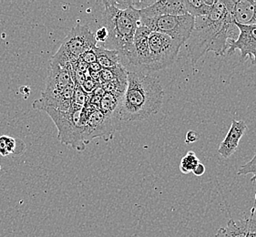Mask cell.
<instances>
[{
  "label": "cell",
  "instance_id": "obj_1",
  "mask_svg": "<svg viewBox=\"0 0 256 237\" xmlns=\"http://www.w3.org/2000/svg\"><path fill=\"white\" fill-rule=\"evenodd\" d=\"M238 36L239 30L226 0H216L208 15L195 18L194 30L187 40L188 57L192 65L194 66L207 52L224 56L230 42L236 40Z\"/></svg>",
  "mask_w": 256,
  "mask_h": 237
},
{
  "label": "cell",
  "instance_id": "obj_2",
  "mask_svg": "<svg viewBox=\"0 0 256 237\" xmlns=\"http://www.w3.org/2000/svg\"><path fill=\"white\" fill-rule=\"evenodd\" d=\"M164 97V88L157 78L140 70H128V85L118 108L120 122H142L157 114Z\"/></svg>",
  "mask_w": 256,
  "mask_h": 237
},
{
  "label": "cell",
  "instance_id": "obj_3",
  "mask_svg": "<svg viewBox=\"0 0 256 237\" xmlns=\"http://www.w3.org/2000/svg\"><path fill=\"white\" fill-rule=\"evenodd\" d=\"M103 24L108 32L107 42L102 46L116 50L120 54L122 66L132 67L134 63V40L135 32L140 25V10L136 2H124L122 6L118 1H103Z\"/></svg>",
  "mask_w": 256,
  "mask_h": 237
},
{
  "label": "cell",
  "instance_id": "obj_4",
  "mask_svg": "<svg viewBox=\"0 0 256 237\" xmlns=\"http://www.w3.org/2000/svg\"><path fill=\"white\" fill-rule=\"evenodd\" d=\"M94 110L85 105L84 108H70L62 112L53 108H46L44 112L50 115L56 129L58 130V138L62 144L67 145L73 149L82 150L85 149V127L88 116Z\"/></svg>",
  "mask_w": 256,
  "mask_h": 237
},
{
  "label": "cell",
  "instance_id": "obj_5",
  "mask_svg": "<svg viewBox=\"0 0 256 237\" xmlns=\"http://www.w3.org/2000/svg\"><path fill=\"white\" fill-rule=\"evenodd\" d=\"M97 40L90 28L78 23L68 36L63 40L62 45L50 62H56L62 67L72 68L85 52L97 46Z\"/></svg>",
  "mask_w": 256,
  "mask_h": 237
},
{
  "label": "cell",
  "instance_id": "obj_6",
  "mask_svg": "<svg viewBox=\"0 0 256 237\" xmlns=\"http://www.w3.org/2000/svg\"><path fill=\"white\" fill-rule=\"evenodd\" d=\"M195 18L190 14L162 16L150 18H140V25L152 32H158L172 38L180 45L185 44L194 30Z\"/></svg>",
  "mask_w": 256,
  "mask_h": 237
},
{
  "label": "cell",
  "instance_id": "obj_7",
  "mask_svg": "<svg viewBox=\"0 0 256 237\" xmlns=\"http://www.w3.org/2000/svg\"><path fill=\"white\" fill-rule=\"evenodd\" d=\"M180 45L172 38L158 32H150L148 36V67L146 72H158L170 66L178 57Z\"/></svg>",
  "mask_w": 256,
  "mask_h": 237
},
{
  "label": "cell",
  "instance_id": "obj_8",
  "mask_svg": "<svg viewBox=\"0 0 256 237\" xmlns=\"http://www.w3.org/2000/svg\"><path fill=\"white\" fill-rule=\"evenodd\" d=\"M239 30V36L236 40L230 42L227 50L228 55L234 54L236 50H240V63L250 60L252 64H256V26H246L236 23Z\"/></svg>",
  "mask_w": 256,
  "mask_h": 237
},
{
  "label": "cell",
  "instance_id": "obj_9",
  "mask_svg": "<svg viewBox=\"0 0 256 237\" xmlns=\"http://www.w3.org/2000/svg\"><path fill=\"white\" fill-rule=\"evenodd\" d=\"M120 124V122L118 120L106 116L100 110H93L88 116L87 124L85 127L86 144L95 138L113 134L118 129Z\"/></svg>",
  "mask_w": 256,
  "mask_h": 237
},
{
  "label": "cell",
  "instance_id": "obj_10",
  "mask_svg": "<svg viewBox=\"0 0 256 237\" xmlns=\"http://www.w3.org/2000/svg\"><path fill=\"white\" fill-rule=\"evenodd\" d=\"M75 85H70L62 92L52 94H43L40 98L35 100L32 107L35 110H45L46 108H53L56 110H68L72 108V97Z\"/></svg>",
  "mask_w": 256,
  "mask_h": 237
},
{
  "label": "cell",
  "instance_id": "obj_11",
  "mask_svg": "<svg viewBox=\"0 0 256 237\" xmlns=\"http://www.w3.org/2000/svg\"><path fill=\"white\" fill-rule=\"evenodd\" d=\"M73 84L72 68L62 67L56 62L50 60V72L46 78V88L42 93L60 92Z\"/></svg>",
  "mask_w": 256,
  "mask_h": 237
},
{
  "label": "cell",
  "instance_id": "obj_12",
  "mask_svg": "<svg viewBox=\"0 0 256 237\" xmlns=\"http://www.w3.org/2000/svg\"><path fill=\"white\" fill-rule=\"evenodd\" d=\"M188 14L184 0H160L140 10V18H150L162 16H179Z\"/></svg>",
  "mask_w": 256,
  "mask_h": 237
},
{
  "label": "cell",
  "instance_id": "obj_13",
  "mask_svg": "<svg viewBox=\"0 0 256 237\" xmlns=\"http://www.w3.org/2000/svg\"><path fill=\"white\" fill-rule=\"evenodd\" d=\"M152 31L148 28L140 25L135 32L134 40V63L132 67L136 70L146 72L148 67V36Z\"/></svg>",
  "mask_w": 256,
  "mask_h": 237
},
{
  "label": "cell",
  "instance_id": "obj_14",
  "mask_svg": "<svg viewBox=\"0 0 256 237\" xmlns=\"http://www.w3.org/2000/svg\"><path fill=\"white\" fill-rule=\"evenodd\" d=\"M236 23L256 26V0H226Z\"/></svg>",
  "mask_w": 256,
  "mask_h": 237
},
{
  "label": "cell",
  "instance_id": "obj_15",
  "mask_svg": "<svg viewBox=\"0 0 256 237\" xmlns=\"http://www.w3.org/2000/svg\"><path fill=\"white\" fill-rule=\"evenodd\" d=\"M247 130V125L242 120H232L229 132L226 134V138L222 142L218 149V152L224 159L230 158L236 152L242 137Z\"/></svg>",
  "mask_w": 256,
  "mask_h": 237
},
{
  "label": "cell",
  "instance_id": "obj_16",
  "mask_svg": "<svg viewBox=\"0 0 256 237\" xmlns=\"http://www.w3.org/2000/svg\"><path fill=\"white\" fill-rule=\"evenodd\" d=\"M256 208L252 209L251 216L246 219L236 222L234 219H230L226 227H220L216 234V237H246L250 230L252 218L254 216Z\"/></svg>",
  "mask_w": 256,
  "mask_h": 237
},
{
  "label": "cell",
  "instance_id": "obj_17",
  "mask_svg": "<svg viewBox=\"0 0 256 237\" xmlns=\"http://www.w3.org/2000/svg\"><path fill=\"white\" fill-rule=\"evenodd\" d=\"M97 56V62L104 70H112L122 65L120 62V54L116 50H108L105 46H100L95 48Z\"/></svg>",
  "mask_w": 256,
  "mask_h": 237
},
{
  "label": "cell",
  "instance_id": "obj_18",
  "mask_svg": "<svg viewBox=\"0 0 256 237\" xmlns=\"http://www.w3.org/2000/svg\"><path fill=\"white\" fill-rule=\"evenodd\" d=\"M216 0H184L187 13L194 18L205 16L210 13Z\"/></svg>",
  "mask_w": 256,
  "mask_h": 237
},
{
  "label": "cell",
  "instance_id": "obj_19",
  "mask_svg": "<svg viewBox=\"0 0 256 237\" xmlns=\"http://www.w3.org/2000/svg\"><path fill=\"white\" fill-rule=\"evenodd\" d=\"M120 100L122 98H117V97H115L114 95L110 94V93H105L103 95L102 100H100V110L102 114H105L106 116L116 118L120 122V118H118V108H120Z\"/></svg>",
  "mask_w": 256,
  "mask_h": 237
},
{
  "label": "cell",
  "instance_id": "obj_20",
  "mask_svg": "<svg viewBox=\"0 0 256 237\" xmlns=\"http://www.w3.org/2000/svg\"><path fill=\"white\" fill-rule=\"evenodd\" d=\"M20 142L21 140H18L10 136H6V135L0 136V155L6 157L12 154H20V152L18 150V144Z\"/></svg>",
  "mask_w": 256,
  "mask_h": 237
},
{
  "label": "cell",
  "instance_id": "obj_21",
  "mask_svg": "<svg viewBox=\"0 0 256 237\" xmlns=\"http://www.w3.org/2000/svg\"><path fill=\"white\" fill-rule=\"evenodd\" d=\"M200 164L199 158L196 156L194 152H188L187 154L180 160V170L184 174H189L190 172H192L195 167Z\"/></svg>",
  "mask_w": 256,
  "mask_h": 237
},
{
  "label": "cell",
  "instance_id": "obj_22",
  "mask_svg": "<svg viewBox=\"0 0 256 237\" xmlns=\"http://www.w3.org/2000/svg\"><path fill=\"white\" fill-rule=\"evenodd\" d=\"M88 94L85 92L82 86L75 85L73 97H72V108H82L87 104Z\"/></svg>",
  "mask_w": 256,
  "mask_h": 237
},
{
  "label": "cell",
  "instance_id": "obj_23",
  "mask_svg": "<svg viewBox=\"0 0 256 237\" xmlns=\"http://www.w3.org/2000/svg\"><path fill=\"white\" fill-rule=\"evenodd\" d=\"M100 86V83L95 82L92 78L88 76V74L86 73V78L84 80V82L82 83V88L83 90L87 94H92V93Z\"/></svg>",
  "mask_w": 256,
  "mask_h": 237
},
{
  "label": "cell",
  "instance_id": "obj_24",
  "mask_svg": "<svg viewBox=\"0 0 256 237\" xmlns=\"http://www.w3.org/2000/svg\"><path fill=\"white\" fill-rule=\"evenodd\" d=\"M80 60H82V62L87 63L88 65H90V64H92V63L97 62V56H96L95 48L85 52V53L82 55V57H80Z\"/></svg>",
  "mask_w": 256,
  "mask_h": 237
},
{
  "label": "cell",
  "instance_id": "obj_25",
  "mask_svg": "<svg viewBox=\"0 0 256 237\" xmlns=\"http://www.w3.org/2000/svg\"><path fill=\"white\" fill-rule=\"evenodd\" d=\"M94 35H95L97 42H100L104 44L108 40V32L105 26H102V28H98V30L96 31V33Z\"/></svg>",
  "mask_w": 256,
  "mask_h": 237
},
{
  "label": "cell",
  "instance_id": "obj_26",
  "mask_svg": "<svg viewBox=\"0 0 256 237\" xmlns=\"http://www.w3.org/2000/svg\"><path fill=\"white\" fill-rule=\"evenodd\" d=\"M200 135L198 132H195V130H189L187 134H186V137H185V142L186 144H194L195 142L199 140H200Z\"/></svg>",
  "mask_w": 256,
  "mask_h": 237
},
{
  "label": "cell",
  "instance_id": "obj_27",
  "mask_svg": "<svg viewBox=\"0 0 256 237\" xmlns=\"http://www.w3.org/2000/svg\"><path fill=\"white\" fill-rule=\"evenodd\" d=\"M205 172V166L202 164H199L195 167L194 170H192V174L196 176H202Z\"/></svg>",
  "mask_w": 256,
  "mask_h": 237
},
{
  "label": "cell",
  "instance_id": "obj_28",
  "mask_svg": "<svg viewBox=\"0 0 256 237\" xmlns=\"http://www.w3.org/2000/svg\"><path fill=\"white\" fill-rule=\"evenodd\" d=\"M88 70L93 72H100L102 70V68L100 67V65L98 62H95V63L88 65Z\"/></svg>",
  "mask_w": 256,
  "mask_h": 237
},
{
  "label": "cell",
  "instance_id": "obj_29",
  "mask_svg": "<svg viewBox=\"0 0 256 237\" xmlns=\"http://www.w3.org/2000/svg\"><path fill=\"white\" fill-rule=\"evenodd\" d=\"M252 160H254V162H256V154H254V158L252 159Z\"/></svg>",
  "mask_w": 256,
  "mask_h": 237
}]
</instances>
